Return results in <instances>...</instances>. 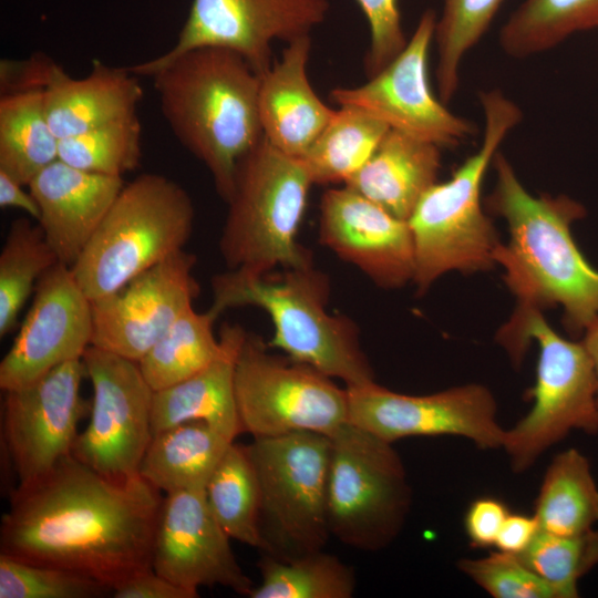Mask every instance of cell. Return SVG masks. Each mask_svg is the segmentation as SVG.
Instances as JSON below:
<instances>
[{
	"label": "cell",
	"mask_w": 598,
	"mask_h": 598,
	"mask_svg": "<svg viewBox=\"0 0 598 598\" xmlns=\"http://www.w3.org/2000/svg\"><path fill=\"white\" fill-rule=\"evenodd\" d=\"M497 340L514 363L522 361L532 341L538 346L536 381L529 391L533 405L505 429L502 445L514 472L532 467L574 430L598 433L597 375L582 342L563 338L540 309L525 305H518Z\"/></svg>",
	"instance_id": "obj_6"
},
{
	"label": "cell",
	"mask_w": 598,
	"mask_h": 598,
	"mask_svg": "<svg viewBox=\"0 0 598 598\" xmlns=\"http://www.w3.org/2000/svg\"><path fill=\"white\" fill-rule=\"evenodd\" d=\"M259 492L262 553L281 560L323 549L331 536L327 488L330 436L295 432L246 445Z\"/></svg>",
	"instance_id": "obj_9"
},
{
	"label": "cell",
	"mask_w": 598,
	"mask_h": 598,
	"mask_svg": "<svg viewBox=\"0 0 598 598\" xmlns=\"http://www.w3.org/2000/svg\"><path fill=\"white\" fill-rule=\"evenodd\" d=\"M205 498L229 538L262 551L259 484L246 445L229 446L206 484Z\"/></svg>",
	"instance_id": "obj_31"
},
{
	"label": "cell",
	"mask_w": 598,
	"mask_h": 598,
	"mask_svg": "<svg viewBox=\"0 0 598 598\" xmlns=\"http://www.w3.org/2000/svg\"><path fill=\"white\" fill-rule=\"evenodd\" d=\"M503 0H443L434 41L439 97L447 104L460 84V70L466 53L488 30Z\"/></svg>",
	"instance_id": "obj_35"
},
{
	"label": "cell",
	"mask_w": 598,
	"mask_h": 598,
	"mask_svg": "<svg viewBox=\"0 0 598 598\" xmlns=\"http://www.w3.org/2000/svg\"><path fill=\"white\" fill-rule=\"evenodd\" d=\"M588 351L597 375L598 383V318L585 330L581 341ZM598 401V392H597Z\"/></svg>",
	"instance_id": "obj_46"
},
{
	"label": "cell",
	"mask_w": 598,
	"mask_h": 598,
	"mask_svg": "<svg viewBox=\"0 0 598 598\" xmlns=\"http://www.w3.org/2000/svg\"><path fill=\"white\" fill-rule=\"evenodd\" d=\"M141 158L137 114L59 141V159L91 173L123 177L140 166Z\"/></svg>",
	"instance_id": "obj_36"
},
{
	"label": "cell",
	"mask_w": 598,
	"mask_h": 598,
	"mask_svg": "<svg viewBox=\"0 0 598 598\" xmlns=\"http://www.w3.org/2000/svg\"><path fill=\"white\" fill-rule=\"evenodd\" d=\"M285 270L277 277L238 269L215 275L208 310L218 318L231 308H260L274 326L269 347L332 379L342 380L347 388L375 381L355 324L327 309L329 281L326 275L312 264Z\"/></svg>",
	"instance_id": "obj_4"
},
{
	"label": "cell",
	"mask_w": 598,
	"mask_h": 598,
	"mask_svg": "<svg viewBox=\"0 0 598 598\" xmlns=\"http://www.w3.org/2000/svg\"><path fill=\"white\" fill-rule=\"evenodd\" d=\"M59 159V138L44 107L43 89L1 94L0 171L24 186Z\"/></svg>",
	"instance_id": "obj_28"
},
{
	"label": "cell",
	"mask_w": 598,
	"mask_h": 598,
	"mask_svg": "<svg viewBox=\"0 0 598 598\" xmlns=\"http://www.w3.org/2000/svg\"><path fill=\"white\" fill-rule=\"evenodd\" d=\"M440 167V146L390 128L344 186L408 221Z\"/></svg>",
	"instance_id": "obj_25"
},
{
	"label": "cell",
	"mask_w": 598,
	"mask_h": 598,
	"mask_svg": "<svg viewBox=\"0 0 598 598\" xmlns=\"http://www.w3.org/2000/svg\"><path fill=\"white\" fill-rule=\"evenodd\" d=\"M330 439V534L358 550H381L398 537L411 508L404 464L393 443L349 422Z\"/></svg>",
	"instance_id": "obj_10"
},
{
	"label": "cell",
	"mask_w": 598,
	"mask_h": 598,
	"mask_svg": "<svg viewBox=\"0 0 598 598\" xmlns=\"http://www.w3.org/2000/svg\"><path fill=\"white\" fill-rule=\"evenodd\" d=\"M329 10V0H193L176 43L127 69L140 76L185 51L217 47L237 52L262 75L272 65L275 41L310 35Z\"/></svg>",
	"instance_id": "obj_15"
},
{
	"label": "cell",
	"mask_w": 598,
	"mask_h": 598,
	"mask_svg": "<svg viewBox=\"0 0 598 598\" xmlns=\"http://www.w3.org/2000/svg\"><path fill=\"white\" fill-rule=\"evenodd\" d=\"M196 257L181 250L92 301V344L138 362L190 307Z\"/></svg>",
	"instance_id": "obj_17"
},
{
	"label": "cell",
	"mask_w": 598,
	"mask_h": 598,
	"mask_svg": "<svg viewBox=\"0 0 598 598\" xmlns=\"http://www.w3.org/2000/svg\"><path fill=\"white\" fill-rule=\"evenodd\" d=\"M389 130L370 113L342 105L300 159L313 184H344L368 162Z\"/></svg>",
	"instance_id": "obj_29"
},
{
	"label": "cell",
	"mask_w": 598,
	"mask_h": 598,
	"mask_svg": "<svg viewBox=\"0 0 598 598\" xmlns=\"http://www.w3.org/2000/svg\"><path fill=\"white\" fill-rule=\"evenodd\" d=\"M540 533L535 515L509 513L498 533L494 548L496 550L520 555Z\"/></svg>",
	"instance_id": "obj_44"
},
{
	"label": "cell",
	"mask_w": 598,
	"mask_h": 598,
	"mask_svg": "<svg viewBox=\"0 0 598 598\" xmlns=\"http://www.w3.org/2000/svg\"><path fill=\"white\" fill-rule=\"evenodd\" d=\"M229 539L208 507L205 489L168 493L157 519L152 568L197 594L200 587L218 585L248 596L254 584Z\"/></svg>",
	"instance_id": "obj_19"
},
{
	"label": "cell",
	"mask_w": 598,
	"mask_h": 598,
	"mask_svg": "<svg viewBox=\"0 0 598 598\" xmlns=\"http://www.w3.org/2000/svg\"><path fill=\"white\" fill-rule=\"evenodd\" d=\"M507 505L493 496L475 498L467 507L463 525L474 548H494L498 533L509 514Z\"/></svg>",
	"instance_id": "obj_41"
},
{
	"label": "cell",
	"mask_w": 598,
	"mask_h": 598,
	"mask_svg": "<svg viewBox=\"0 0 598 598\" xmlns=\"http://www.w3.org/2000/svg\"><path fill=\"white\" fill-rule=\"evenodd\" d=\"M313 185L300 158L289 156L265 137L238 164L219 251L228 269L254 275L276 267L311 265L297 240Z\"/></svg>",
	"instance_id": "obj_7"
},
{
	"label": "cell",
	"mask_w": 598,
	"mask_h": 598,
	"mask_svg": "<svg viewBox=\"0 0 598 598\" xmlns=\"http://www.w3.org/2000/svg\"><path fill=\"white\" fill-rule=\"evenodd\" d=\"M368 21L370 43L364 56L368 78L388 65L406 45L398 0H355Z\"/></svg>",
	"instance_id": "obj_40"
},
{
	"label": "cell",
	"mask_w": 598,
	"mask_h": 598,
	"mask_svg": "<svg viewBox=\"0 0 598 598\" xmlns=\"http://www.w3.org/2000/svg\"><path fill=\"white\" fill-rule=\"evenodd\" d=\"M24 185L0 171V207L19 208L37 219L40 209L31 192L23 189Z\"/></svg>",
	"instance_id": "obj_45"
},
{
	"label": "cell",
	"mask_w": 598,
	"mask_h": 598,
	"mask_svg": "<svg viewBox=\"0 0 598 598\" xmlns=\"http://www.w3.org/2000/svg\"><path fill=\"white\" fill-rule=\"evenodd\" d=\"M0 553L115 586L152 568L161 491L140 474L116 480L71 455L10 494Z\"/></svg>",
	"instance_id": "obj_1"
},
{
	"label": "cell",
	"mask_w": 598,
	"mask_h": 598,
	"mask_svg": "<svg viewBox=\"0 0 598 598\" xmlns=\"http://www.w3.org/2000/svg\"><path fill=\"white\" fill-rule=\"evenodd\" d=\"M55 65L53 60L42 53L21 61L2 59L0 62L1 94L44 89Z\"/></svg>",
	"instance_id": "obj_42"
},
{
	"label": "cell",
	"mask_w": 598,
	"mask_h": 598,
	"mask_svg": "<svg viewBox=\"0 0 598 598\" xmlns=\"http://www.w3.org/2000/svg\"><path fill=\"white\" fill-rule=\"evenodd\" d=\"M484 132L478 150L444 183L421 197L408 223L413 237V282L424 292L452 270L474 272L495 262L501 244L481 200L484 175L499 145L523 118L520 107L501 90L478 94Z\"/></svg>",
	"instance_id": "obj_5"
},
{
	"label": "cell",
	"mask_w": 598,
	"mask_h": 598,
	"mask_svg": "<svg viewBox=\"0 0 598 598\" xmlns=\"http://www.w3.org/2000/svg\"><path fill=\"white\" fill-rule=\"evenodd\" d=\"M436 20V12L426 9L404 49L388 65L362 85L331 90V101L359 107L391 130L440 147L472 137L474 124L446 109L429 83L427 56Z\"/></svg>",
	"instance_id": "obj_13"
},
{
	"label": "cell",
	"mask_w": 598,
	"mask_h": 598,
	"mask_svg": "<svg viewBox=\"0 0 598 598\" xmlns=\"http://www.w3.org/2000/svg\"><path fill=\"white\" fill-rule=\"evenodd\" d=\"M195 208L175 181L156 173L125 184L73 264L72 274L93 301L184 249Z\"/></svg>",
	"instance_id": "obj_8"
},
{
	"label": "cell",
	"mask_w": 598,
	"mask_h": 598,
	"mask_svg": "<svg viewBox=\"0 0 598 598\" xmlns=\"http://www.w3.org/2000/svg\"><path fill=\"white\" fill-rule=\"evenodd\" d=\"M43 96L49 124L60 141L135 115L143 89L127 66L94 60L83 79L71 78L56 64Z\"/></svg>",
	"instance_id": "obj_23"
},
{
	"label": "cell",
	"mask_w": 598,
	"mask_h": 598,
	"mask_svg": "<svg viewBox=\"0 0 598 598\" xmlns=\"http://www.w3.org/2000/svg\"><path fill=\"white\" fill-rule=\"evenodd\" d=\"M493 164L496 183L486 207L508 226L509 240L495 252L507 286L518 305L540 310L560 306L565 328L584 334L598 318V270L570 231L571 224L584 218L585 207L565 195H532L499 151Z\"/></svg>",
	"instance_id": "obj_2"
},
{
	"label": "cell",
	"mask_w": 598,
	"mask_h": 598,
	"mask_svg": "<svg viewBox=\"0 0 598 598\" xmlns=\"http://www.w3.org/2000/svg\"><path fill=\"white\" fill-rule=\"evenodd\" d=\"M234 442L200 421L164 429L153 434L138 474L165 494L205 489Z\"/></svg>",
	"instance_id": "obj_26"
},
{
	"label": "cell",
	"mask_w": 598,
	"mask_h": 598,
	"mask_svg": "<svg viewBox=\"0 0 598 598\" xmlns=\"http://www.w3.org/2000/svg\"><path fill=\"white\" fill-rule=\"evenodd\" d=\"M311 37L287 43L281 59L260 75L258 111L264 137L282 153L302 158L334 111L313 91L307 66Z\"/></svg>",
	"instance_id": "obj_22"
},
{
	"label": "cell",
	"mask_w": 598,
	"mask_h": 598,
	"mask_svg": "<svg viewBox=\"0 0 598 598\" xmlns=\"http://www.w3.org/2000/svg\"><path fill=\"white\" fill-rule=\"evenodd\" d=\"M110 592V587L80 573L0 553V598H97Z\"/></svg>",
	"instance_id": "obj_38"
},
{
	"label": "cell",
	"mask_w": 598,
	"mask_h": 598,
	"mask_svg": "<svg viewBox=\"0 0 598 598\" xmlns=\"http://www.w3.org/2000/svg\"><path fill=\"white\" fill-rule=\"evenodd\" d=\"M347 391L349 423L390 443L411 436L453 435L483 450L502 448L505 429L497 419L495 398L484 385L409 395L373 381Z\"/></svg>",
	"instance_id": "obj_14"
},
{
	"label": "cell",
	"mask_w": 598,
	"mask_h": 598,
	"mask_svg": "<svg viewBox=\"0 0 598 598\" xmlns=\"http://www.w3.org/2000/svg\"><path fill=\"white\" fill-rule=\"evenodd\" d=\"M82 360L93 398L89 424L79 433L71 454L111 478L138 475L153 437L154 390L136 361L94 346Z\"/></svg>",
	"instance_id": "obj_12"
},
{
	"label": "cell",
	"mask_w": 598,
	"mask_h": 598,
	"mask_svg": "<svg viewBox=\"0 0 598 598\" xmlns=\"http://www.w3.org/2000/svg\"><path fill=\"white\" fill-rule=\"evenodd\" d=\"M257 566L250 598H350L357 586L354 570L323 549L288 560L262 553Z\"/></svg>",
	"instance_id": "obj_32"
},
{
	"label": "cell",
	"mask_w": 598,
	"mask_h": 598,
	"mask_svg": "<svg viewBox=\"0 0 598 598\" xmlns=\"http://www.w3.org/2000/svg\"><path fill=\"white\" fill-rule=\"evenodd\" d=\"M234 389L241 430L254 437L295 432L332 436L349 422L347 388L308 364L269 353L262 339L247 331Z\"/></svg>",
	"instance_id": "obj_11"
},
{
	"label": "cell",
	"mask_w": 598,
	"mask_h": 598,
	"mask_svg": "<svg viewBox=\"0 0 598 598\" xmlns=\"http://www.w3.org/2000/svg\"><path fill=\"white\" fill-rule=\"evenodd\" d=\"M246 330L225 323L219 332L221 351L208 365L187 379L154 391L153 434L164 429L200 421L229 439L243 433L235 400V363Z\"/></svg>",
	"instance_id": "obj_24"
},
{
	"label": "cell",
	"mask_w": 598,
	"mask_h": 598,
	"mask_svg": "<svg viewBox=\"0 0 598 598\" xmlns=\"http://www.w3.org/2000/svg\"><path fill=\"white\" fill-rule=\"evenodd\" d=\"M595 28L598 0H524L501 28L498 41L505 54L525 59Z\"/></svg>",
	"instance_id": "obj_30"
},
{
	"label": "cell",
	"mask_w": 598,
	"mask_h": 598,
	"mask_svg": "<svg viewBox=\"0 0 598 598\" xmlns=\"http://www.w3.org/2000/svg\"><path fill=\"white\" fill-rule=\"evenodd\" d=\"M92 334V301L71 268L58 262L39 279L31 307L0 362L1 390L27 385L60 364L82 359Z\"/></svg>",
	"instance_id": "obj_18"
},
{
	"label": "cell",
	"mask_w": 598,
	"mask_h": 598,
	"mask_svg": "<svg viewBox=\"0 0 598 598\" xmlns=\"http://www.w3.org/2000/svg\"><path fill=\"white\" fill-rule=\"evenodd\" d=\"M143 76L153 79L162 114L178 142L212 174L227 203L241 158L264 137L260 75L237 52L200 47Z\"/></svg>",
	"instance_id": "obj_3"
},
{
	"label": "cell",
	"mask_w": 598,
	"mask_h": 598,
	"mask_svg": "<svg viewBox=\"0 0 598 598\" xmlns=\"http://www.w3.org/2000/svg\"><path fill=\"white\" fill-rule=\"evenodd\" d=\"M112 596L115 598H196L198 594L176 585L150 568L134 574L115 586Z\"/></svg>",
	"instance_id": "obj_43"
},
{
	"label": "cell",
	"mask_w": 598,
	"mask_h": 598,
	"mask_svg": "<svg viewBox=\"0 0 598 598\" xmlns=\"http://www.w3.org/2000/svg\"><path fill=\"white\" fill-rule=\"evenodd\" d=\"M518 556L551 586L558 598H576L578 581L598 565V525L567 536L540 532Z\"/></svg>",
	"instance_id": "obj_37"
},
{
	"label": "cell",
	"mask_w": 598,
	"mask_h": 598,
	"mask_svg": "<svg viewBox=\"0 0 598 598\" xmlns=\"http://www.w3.org/2000/svg\"><path fill=\"white\" fill-rule=\"evenodd\" d=\"M216 317L207 310L187 309L138 361L154 391L171 386L208 365L221 351L214 334Z\"/></svg>",
	"instance_id": "obj_33"
},
{
	"label": "cell",
	"mask_w": 598,
	"mask_h": 598,
	"mask_svg": "<svg viewBox=\"0 0 598 598\" xmlns=\"http://www.w3.org/2000/svg\"><path fill=\"white\" fill-rule=\"evenodd\" d=\"M123 177L75 168L58 159L28 185L38 224L59 262L72 267L124 187Z\"/></svg>",
	"instance_id": "obj_21"
},
{
	"label": "cell",
	"mask_w": 598,
	"mask_h": 598,
	"mask_svg": "<svg viewBox=\"0 0 598 598\" xmlns=\"http://www.w3.org/2000/svg\"><path fill=\"white\" fill-rule=\"evenodd\" d=\"M542 533L567 536L598 525V485L577 448L557 454L543 477L533 513Z\"/></svg>",
	"instance_id": "obj_27"
},
{
	"label": "cell",
	"mask_w": 598,
	"mask_h": 598,
	"mask_svg": "<svg viewBox=\"0 0 598 598\" xmlns=\"http://www.w3.org/2000/svg\"><path fill=\"white\" fill-rule=\"evenodd\" d=\"M87 377L82 359L65 362L33 382L4 391L1 447L11 461L18 485L49 473L71 455L79 423L91 402L81 395Z\"/></svg>",
	"instance_id": "obj_16"
},
{
	"label": "cell",
	"mask_w": 598,
	"mask_h": 598,
	"mask_svg": "<svg viewBox=\"0 0 598 598\" xmlns=\"http://www.w3.org/2000/svg\"><path fill=\"white\" fill-rule=\"evenodd\" d=\"M457 567L494 598H558L517 555L495 549L484 557L462 558Z\"/></svg>",
	"instance_id": "obj_39"
},
{
	"label": "cell",
	"mask_w": 598,
	"mask_h": 598,
	"mask_svg": "<svg viewBox=\"0 0 598 598\" xmlns=\"http://www.w3.org/2000/svg\"><path fill=\"white\" fill-rule=\"evenodd\" d=\"M59 259L39 224L14 219L0 252V337L18 323L21 309L34 292L39 279Z\"/></svg>",
	"instance_id": "obj_34"
},
{
	"label": "cell",
	"mask_w": 598,
	"mask_h": 598,
	"mask_svg": "<svg viewBox=\"0 0 598 598\" xmlns=\"http://www.w3.org/2000/svg\"><path fill=\"white\" fill-rule=\"evenodd\" d=\"M319 239L378 286L398 288L413 280L415 259L409 223L346 186L322 194Z\"/></svg>",
	"instance_id": "obj_20"
}]
</instances>
